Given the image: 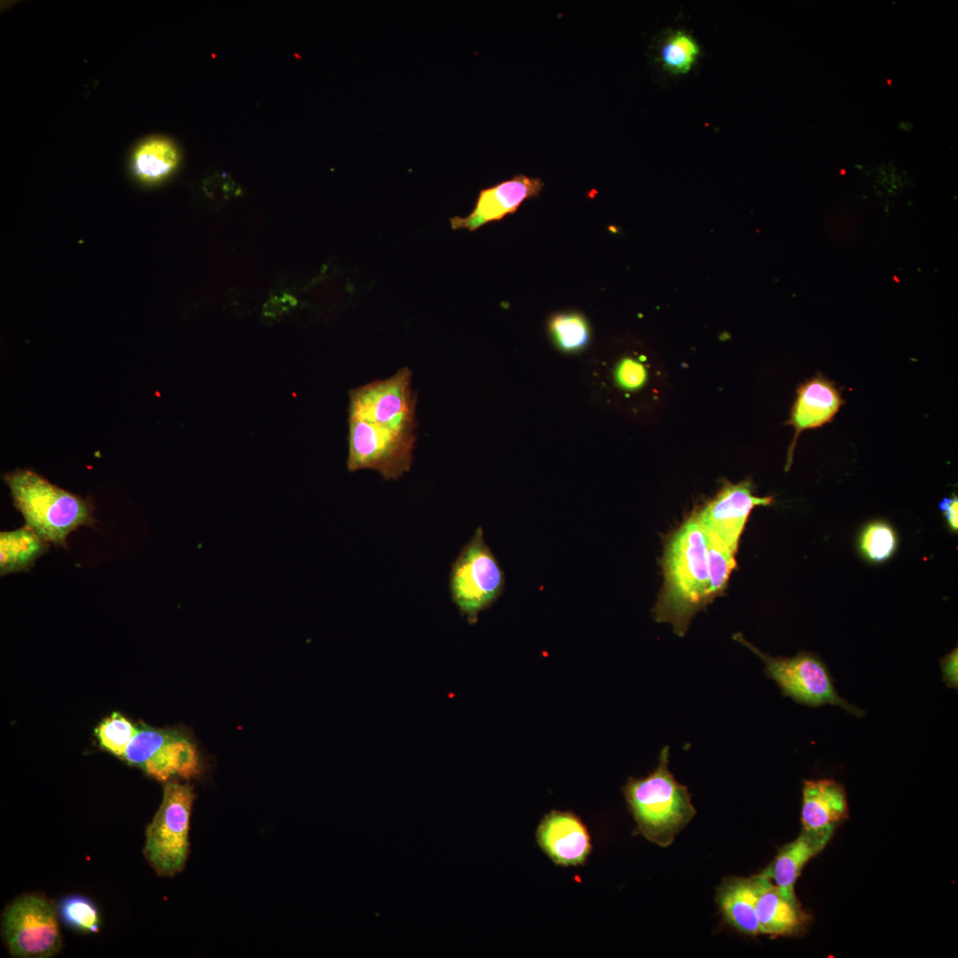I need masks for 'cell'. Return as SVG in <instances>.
<instances>
[{
  "mask_svg": "<svg viewBox=\"0 0 958 958\" xmlns=\"http://www.w3.org/2000/svg\"><path fill=\"white\" fill-rule=\"evenodd\" d=\"M706 549L704 530L694 514L665 544L664 585L653 613L657 622L670 623L679 636L685 635L692 617L713 601Z\"/></svg>",
  "mask_w": 958,
  "mask_h": 958,
  "instance_id": "1",
  "label": "cell"
},
{
  "mask_svg": "<svg viewBox=\"0 0 958 958\" xmlns=\"http://www.w3.org/2000/svg\"><path fill=\"white\" fill-rule=\"evenodd\" d=\"M3 480L26 524L49 544L66 548L73 530L95 524L89 499L58 487L33 470L16 469L4 474Z\"/></svg>",
  "mask_w": 958,
  "mask_h": 958,
  "instance_id": "2",
  "label": "cell"
},
{
  "mask_svg": "<svg viewBox=\"0 0 958 958\" xmlns=\"http://www.w3.org/2000/svg\"><path fill=\"white\" fill-rule=\"evenodd\" d=\"M668 765L665 746L656 769L646 777L629 778L623 789L640 833L662 847L669 846L696 813L687 787L675 780Z\"/></svg>",
  "mask_w": 958,
  "mask_h": 958,
  "instance_id": "3",
  "label": "cell"
},
{
  "mask_svg": "<svg viewBox=\"0 0 958 958\" xmlns=\"http://www.w3.org/2000/svg\"><path fill=\"white\" fill-rule=\"evenodd\" d=\"M505 573L477 527L452 563L449 589L452 602L470 624L491 607L504 592Z\"/></svg>",
  "mask_w": 958,
  "mask_h": 958,
  "instance_id": "4",
  "label": "cell"
},
{
  "mask_svg": "<svg viewBox=\"0 0 958 958\" xmlns=\"http://www.w3.org/2000/svg\"><path fill=\"white\" fill-rule=\"evenodd\" d=\"M734 639L764 661L766 676L776 682L784 696L805 706L830 704L859 718L865 715L863 710L838 695L828 665L817 654L800 651L792 657L771 656L761 652L741 633L735 634Z\"/></svg>",
  "mask_w": 958,
  "mask_h": 958,
  "instance_id": "5",
  "label": "cell"
},
{
  "mask_svg": "<svg viewBox=\"0 0 958 958\" xmlns=\"http://www.w3.org/2000/svg\"><path fill=\"white\" fill-rule=\"evenodd\" d=\"M194 799L188 784L167 782L161 804L145 831L144 853L161 876H173L185 864L190 815Z\"/></svg>",
  "mask_w": 958,
  "mask_h": 958,
  "instance_id": "6",
  "label": "cell"
},
{
  "mask_svg": "<svg viewBox=\"0 0 958 958\" xmlns=\"http://www.w3.org/2000/svg\"><path fill=\"white\" fill-rule=\"evenodd\" d=\"M415 443L414 430L396 429L349 416L347 468L375 470L389 480L410 471Z\"/></svg>",
  "mask_w": 958,
  "mask_h": 958,
  "instance_id": "7",
  "label": "cell"
},
{
  "mask_svg": "<svg viewBox=\"0 0 958 958\" xmlns=\"http://www.w3.org/2000/svg\"><path fill=\"white\" fill-rule=\"evenodd\" d=\"M122 758L160 781H168L172 777L191 778L200 772V757L192 740L174 728L146 725L137 727Z\"/></svg>",
  "mask_w": 958,
  "mask_h": 958,
  "instance_id": "8",
  "label": "cell"
},
{
  "mask_svg": "<svg viewBox=\"0 0 958 958\" xmlns=\"http://www.w3.org/2000/svg\"><path fill=\"white\" fill-rule=\"evenodd\" d=\"M4 935L11 953L18 957L47 958L61 946L56 913L43 898L27 895L5 911Z\"/></svg>",
  "mask_w": 958,
  "mask_h": 958,
  "instance_id": "9",
  "label": "cell"
},
{
  "mask_svg": "<svg viewBox=\"0 0 958 958\" xmlns=\"http://www.w3.org/2000/svg\"><path fill=\"white\" fill-rule=\"evenodd\" d=\"M412 372L399 369L389 378L375 381L349 392V416L396 429H415L416 397Z\"/></svg>",
  "mask_w": 958,
  "mask_h": 958,
  "instance_id": "10",
  "label": "cell"
},
{
  "mask_svg": "<svg viewBox=\"0 0 958 958\" xmlns=\"http://www.w3.org/2000/svg\"><path fill=\"white\" fill-rule=\"evenodd\" d=\"M773 502L771 496L754 495L753 484L748 480L735 484L725 483L718 494L694 515L705 531L715 534L736 552L752 509Z\"/></svg>",
  "mask_w": 958,
  "mask_h": 958,
  "instance_id": "11",
  "label": "cell"
},
{
  "mask_svg": "<svg viewBox=\"0 0 958 958\" xmlns=\"http://www.w3.org/2000/svg\"><path fill=\"white\" fill-rule=\"evenodd\" d=\"M544 186L541 179L524 175L502 181L480 191L471 213L450 219L453 230L475 231L492 221L514 213L526 200L538 196Z\"/></svg>",
  "mask_w": 958,
  "mask_h": 958,
  "instance_id": "12",
  "label": "cell"
},
{
  "mask_svg": "<svg viewBox=\"0 0 958 958\" xmlns=\"http://www.w3.org/2000/svg\"><path fill=\"white\" fill-rule=\"evenodd\" d=\"M844 400L835 383L823 375L813 377L797 389V397L786 422L795 429L788 452L786 468L792 462L793 452L800 434L805 429L821 428L832 421Z\"/></svg>",
  "mask_w": 958,
  "mask_h": 958,
  "instance_id": "13",
  "label": "cell"
},
{
  "mask_svg": "<svg viewBox=\"0 0 958 958\" xmlns=\"http://www.w3.org/2000/svg\"><path fill=\"white\" fill-rule=\"evenodd\" d=\"M540 848L557 865L574 866L585 861L592 844L580 819L570 812L552 811L537 830Z\"/></svg>",
  "mask_w": 958,
  "mask_h": 958,
  "instance_id": "14",
  "label": "cell"
},
{
  "mask_svg": "<svg viewBox=\"0 0 958 958\" xmlns=\"http://www.w3.org/2000/svg\"><path fill=\"white\" fill-rule=\"evenodd\" d=\"M849 818L844 785L830 778L805 780L802 789V829L833 835Z\"/></svg>",
  "mask_w": 958,
  "mask_h": 958,
  "instance_id": "15",
  "label": "cell"
},
{
  "mask_svg": "<svg viewBox=\"0 0 958 958\" xmlns=\"http://www.w3.org/2000/svg\"><path fill=\"white\" fill-rule=\"evenodd\" d=\"M772 880L760 873L750 877H729L718 888L716 899L727 923L746 935H757V903Z\"/></svg>",
  "mask_w": 958,
  "mask_h": 958,
  "instance_id": "16",
  "label": "cell"
},
{
  "mask_svg": "<svg viewBox=\"0 0 958 958\" xmlns=\"http://www.w3.org/2000/svg\"><path fill=\"white\" fill-rule=\"evenodd\" d=\"M758 931L772 937L792 936L802 932L811 916L796 895H789L770 883L757 903Z\"/></svg>",
  "mask_w": 958,
  "mask_h": 958,
  "instance_id": "17",
  "label": "cell"
},
{
  "mask_svg": "<svg viewBox=\"0 0 958 958\" xmlns=\"http://www.w3.org/2000/svg\"><path fill=\"white\" fill-rule=\"evenodd\" d=\"M832 836L802 829L795 840L780 849L772 863L761 873L782 891L794 895V886L802 869L823 850Z\"/></svg>",
  "mask_w": 958,
  "mask_h": 958,
  "instance_id": "18",
  "label": "cell"
},
{
  "mask_svg": "<svg viewBox=\"0 0 958 958\" xmlns=\"http://www.w3.org/2000/svg\"><path fill=\"white\" fill-rule=\"evenodd\" d=\"M49 546V543L27 524L15 530L1 531L0 575L28 571Z\"/></svg>",
  "mask_w": 958,
  "mask_h": 958,
  "instance_id": "19",
  "label": "cell"
},
{
  "mask_svg": "<svg viewBox=\"0 0 958 958\" xmlns=\"http://www.w3.org/2000/svg\"><path fill=\"white\" fill-rule=\"evenodd\" d=\"M178 152L172 142L154 137L142 143L133 154L135 174L143 181L156 182L168 177L177 166Z\"/></svg>",
  "mask_w": 958,
  "mask_h": 958,
  "instance_id": "20",
  "label": "cell"
},
{
  "mask_svg": "<svg viewBox=\"0 0 958 958\" xmlns=\"http://www.w3.org/2000/svg\"><path fill=\"white\" fill-rule=\"evenodd\" d=\"M899 537L894 527L884 520H873L860 530L857 547L861 557L874 564L889 561L897 552Z\"/></svg>",
  "mask_w": 958,
  "mask_h": 958,
  "instance_id": "21",
  "label": "cell"
},
{
  "mask_svg": "<svg viewBox=\"0 0 958 958\" xmlns=\"http://www.w3.org/2000/svg\"><path fill=\"white\" fill-rule=\"evenodd\" d=\"M548 331L554 344L565 353L579 352L589 343V324L578 312L554 314L548 322Z\"/></svg>",
  "mask_w": 958,
  "mask_h": 958,
  "instance_id": "22",
  "label": "cell"
},
{
  "mask_svg": "<svg viewBox=\"0 0 958 958\" xmlns=\"http://www.w3.org/2000/svg\"><path fill=\"white\" fill-rule=\"evenodd\" d=\"M699 54L700 47L695 39L683 30H677L662 42L659 61L666 71L681 75L691 69Z\"/></svg>",
  "mask_w": 958,
  "mask_h": 958,
  "instance_id": "23",
  "label": "cell"
},
{
  "mask_svg": "<svg viewBox=\"0 0 958 958\" xmlns=\"http://www.w3.org/2000/svg\"><path fill=\"white\" fill-rule=\"evenodd\" d=\"M706 553L711 585L713 599L726 588L728 577L735 567V551L726 546L715 534L705 531Z\"/></svg>",
  "mask_w": 958,
  "mask_h": 958,
  "instance_id": "24",
  "label": "cell"
},
{
  "mask_svg": "<svg viewBox=\"0 0 958 958\" xmlns=\"http://www.w3.org/2000/svg\"><path fill=\"white\" fill-rule=\"evenodd\" d=\"M137 730L127 718L114 712L98 726L95 734L104 749L122 758Z\"/></svg>",
  "mask_w": 958,
  "mask_h": 958,
  "instance_id": "25",
  "label": "cell"
},
{
  "mask_svg": "<svg viewBox=\"0 0 958 958\" xmlns=\"http://www.w3.org/2000/svg\"><path fill=\"white\" fill-rule=\"evenodd\" d=\"M59 915L71 928L94 932L99 927L100 918L96 905L88 898L79 895L68 896L59 902Z\"/></svg>",
  "mask_w": 958,
  "mask_h": 958,
  "instance_id": "26",
  "label": "cell"
},
{
  "mask_svg": "<svg viewBox=\"0 0 958 958\" xmlns=\"http://www.w3.org/2000/svg\"><path fill=\"white\" fill-rule=\"evenodd\" d=\"M616 376L620 384L624 388L636 389L645 381L646 373L640 364L632 359H626L620 364Z\"/></svg>",
  "mask_w": 958,
  "mask_h": 958,
  "instance_id": "27",
  "label": "cell"
},
{
  "mask_svg": "<svg viewBox=\"0 0 958 958\" xmlns=\"http://www.w3.org/2000/svg\"><path fill=\"white\" fill-rule=\"evenodd\" d=\"M957 662V648L946 654L939 662L943 681L946 683V687L954 689L958 688Z\"/></svg>",
  "mask_w": 958,
  "mask_h": 958,
  "instance_id": "28",
  "label": "cell"
},
{
  "mask_svg": "<svg viewBox=\"0 0 958 958\" xmlns=\"http://www.w3.org/2000/svg\"><path fill=\"white\" fill-rule=\"evenodd\" d=\"M938 507L946 520L948 530L954 533L958 530V498L955 494L946 497L939 503Z\"/></svg>",
  "mask_w": 958,
  "mask_h": 958,
  "instance_id": "29",
  "label": "cell"
}]
</instances>
